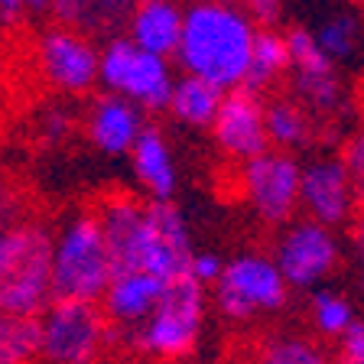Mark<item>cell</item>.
Listing matches in <instances>:
<instances>
[{"instance_id":"35","label":"cell","mask_w":364,"mask_h":364,"mask_svg":"<svg viewBox=\"0 0 364 364\" xmlns=\"http://www.w3.org/2000/svg\"><path fill=\"white\" fill-rule=\"evenodd\" d=\"M53 4H55V0H23V7L33 10V14H43V10H49V14H53Z\"/></svg>"},{"instance_id":"23","label":"cell","mask_w":364,"mask_h":364,"mask_svg":"<svg viewBox=\"0 0 364 364\" xmlns=\"http://www.w3.org/2000/svg\"><path fill=\"white\" fill-rule=\"evenodd\" d=\"M293 95L306 111L335 114L345 101V82L338 75V65L318 68V72H293Z\"/></svg>"},{"instance_id":"24","label":"cell","mask_w":364,"mask_h":364,"mask_svg":"<svg viewBox=\"0 0 364 364\" xmlns=\"http://www.w3.org/2000/svg\"><path fill=\"white\" fill-rule=\"evenodd\" d=\"M267 134L280 150H296L312 136L309 111L296 98H273L267 105Z\"/></svg>"},{"instance_id":"27","label":"cell","mask_w":364,"mask_h":364,"mask_svg":"<svg viewBox=\"0 0 364 364\" xmlns=\"http://www.w3.org/2000/svg\"><path fill=\"white\" fill-rule=\"evenodd\" d=\"M312 318H316V328L328 338H341V335L348 332L355 326V309L345 296L332 293V289H318L312 296Z\"/></svg>"},{"instance_id":"5","label":"cell","mask_w":364,"mask_h":364,"mask_svg":"<svg viewBox=\"0 0 364 364\" xmlns=\"http://www.w3.org/2000/svg\"><path fill=\"white\" fill-rule=\"evenodd\" d=\"M101 85L111 95L134 101L146 111H163L173 101V72L163 55H153L130 36H117L101 49Z\"/></svg>"},{"instance_id":"20","label":"cell","mask_w":364,"mask_h":364,"mask_svg":"<svg viewBox=\"0 0 364 364\" xmlns=\"http://www.w3.org/2000/svg\"><path fill=\"white\" fill-rule=\"evenodd\" d=\"M225 95L228 91L215 88V85L205 82V78L182 75V78H176L169 114H173L179 124H186V127H212L218 111H221Z\"/></svg>"},{"instance_id":"12","label":"cell","mask_w":364,"mask_h":364,"mask_svg":"<svg viewBox=\"0 0 364 364\" xmlns=\"http://www.w3.org/2000/svg\"><path fill=\"white\" fill-rule=\"evenodd\" d=\"M215 144L225 156L250 163V159L270 153V134H267V107L260 105V95L247 88L228 91L221 101V111L212 124Z\"/></svg>"},{"instance_id":"33","label":"cell","mask_w":364,"mask_h":364,"mask_svg":"<svg viewBox=\"0 0 364 364\" xmlns=\"http://www.w3.org/2000/svg\"><path fill=\"white\" fill-rule=\"evenodd\" d=\"M351 247H355L358 264L364 267V215H358V221H351Z\"/></svg>"},{"instance_id":"3","label":"cell","mask_w":364,"mask_h":364,"mask_svg":"<svg viewBox=\"0 0 364 364\" xmlns=\"http://www.w3.org/2000/svg\"><path fill=\"white\" fill-rule=\"evenodd\" d=\"M114 283V267L107 254L105 228L98 212H75L55 237V299H82L98 303Z\"/></svg>"},{"instance_id":"29","label":"cell","mask_w":364,"mask_h":364,"mask_svg":"<svg viewBox=\"0 0 364 364\" xmlns=\"http://www.w3.org/2000/svg\"><path fill=\"white\" fill-rule=\"evenodd\" d=\"M68 134H72V114L59 105L46 107L43 117H39V136H43L46 144H59Z\"/></svg>"},{"instance_id":"30","label":"cell","mask_w":364,"mask_h":364,"mask_svg":"<svg viewBox=\"0 0 364 364\" xmlns=\"http://www.w3.org/2000/svg\"><path fill=\"white\" fill-rule=\"evenodd\" d=\"M335 364H364V318L338 338V361Z\"/></svg>"},{"instance_id":"16","label":"cell","mask_w":364,"mask_h":364,"mask_svg":"<svg viewBox=\"0 0 364 364\" xmlns=\"http://www.w3.org/2000/svg\"><path fill=\"white\" fill-rule=\"evenodd\" d=\"M136 0H55L53 16L59 26L75 30L88 39H117L124 26H130Z\"/></svg>"},{"instance_id":"18","label":"cell","mask_w":364,"mask_h":364,"mask_svg":"<svg viewBox=\"0 0 364 364\" xmlns=\"http://www.w3.org/2000/svg\"><path fill=\"white\" fill-rule=\"evenodd\" d=\"M166 287H169L166 280H159V277L144 273V270L117 277L105 296V316L111 318V322H117V326H127V328L144 326L146 318L156 312Z\"/></svg>"},{"instance_id":"2","label":"cell","mask_w":364,"mask_h":364,"mask_svg":"<svg viewBox=\"0 0 364 364\" xmlns=\"http://www.w3.org/2000/svg\"><path fill=\"white\" fill-rule=\"evenodd\" d=\"M55 237L39 218H20L0 235V309L4 316H39L55 299Z\"/></svg>"},{"instance_id":"21","label":"cell","mask_w":364,"mask_h":364,"mask_svg":"<svg viewBox=\"0 0 364 364\" xmlns=\"http://www.w3.org/2000/svg\"><path fill=\"white\" fill-rule=\"evenodd\" d=\"M287 68H293V55H289V46H287V33L260 30L257 43H254V59H250L247 78H244L241 88L260 95V91L270 88V85L277 82Z\"/></svg>"},{"instance_id":"37","label":"cell","mask_w":364,"mask_h":364,"mask_svg":"<svg viewBox=\"0 0 364 364\" xmlns=\"http://www.w3.org/2000/svg\"><path fill=\"white\" fill-rule=\"evenodd\" d=\"M136 4H146V0H136Z\"/></svg>"},{"instance_id":"31","label":"cell","mask_w":364,"mask_h":364,"mask_svg":"<svg viewBox=\"0 0 364 364\" xmlns=\"http://www.w3.org/2000/svg\"><path fill=\"white\" fill-rule=\"evenodd\" d=\"M225 267L228 264H221V257L218 254H212V250H202V254H196V260H192V277H196L202 287H218V280L225 277Z\"/></svg>"},{"instance_id":"10","label":"cell","mask_w":364,"mask_h":364,"mask_svg":"<svg viewBox=\"0 0 364 364\" xmlns=\"http://www.w3.org/2000/svg\"><path fill=\"white\" fill-rule=\"evenodd\" d=\"M36 65L39 75L65 95H82L95 82H101V53L88 36L65 26H53L39 36Z\"/></svg>"},{"instance_id":"8","label":"cell","mask_w":364,"mask_h":364,"mask_svg":"<svg viewBox=\"0 0 364 364\" xmlns=\"http://www.w3.org/2000/svg\"><path fill=\"white\" fill-rule=\"evenodd\" d=\"M303 166L289 153H264L241 163V192L250 212L267 225H287L299 205Z\"/></svg>"},{"instance_id":"17","label":"cell","mask_w":364,"mask_h":364,"mask_svg":"<svg viewBox=\"0 0 364 364\" xmlns=\"http://www.w3.org/2000/svg\"><path fill=\"white\" fill-rule=\"evenodd\" d=\"M182 30H186V10L176 0H146L136 4L130 20V39L153 55H179Z\"/></svg>"},{"instance_id":"4","label":"cell","mask_w":364,"mask_h":364,"mask_svg":"<svg viewBox=\"0 0 364 364\" xmlns=\"http://www.w3.org/2000/svg\"><path fill=\"white\" fill-rule=\"evenodd\" d=\"M205 318V287L196 277H179L166 287L156 312L130 328V341L153 358H186L198 341Z\"/></svg>"},{"instance_id":"14","label":"cell","mask_w":364,"mask_h":364,"mask_svg":"<svg viewBox=\"0 0 364 364\" xmlns=\"http://www.w3.org/2000/svg\"><path fill=\"white\" fill-rule=\"evenodd\" d=\"M299 205L312 221L326 228H338L355 212V192L345 163L335 156H318L303 166V186H299Z\"/></svg>"},{"instance_id":"15","label":"cell","mask_w":364,"mask_h":364,"mask_svg":"<svg viewBox=\"0 0 364 364\" xmlns=\"http://www.w3.org/2000/svg\"><path fill=\"white\" fill-rule=\"evenodd\" d=\"M144 117H140V105L121 98V95H98L88 107V140L98 146L105 156H124V153H134L136 140L144 134Z\"/></svg>"},{"instance_id":"34","label":"cell","mask_w":364,"mask_h":364,"mask_svg":"<svg viewBox=\"0 0 364 364\" xmlns=\"http://www.w3.org/2000/svg\"><path fill=\"white\" fill-rule=\"evenodd\" d=\"M23 10H26L23 7V0H0V14H4V23H7V26L20 20Z\"/></svg>"},{"instance_id":"7","label":"cell","mask_w":364,"mask_h":364,"mask_svg":"<svg viewBox=\"0 0 364 364\" xmlns=\"http://www.w3.org/2000/svg\"><path fill=\"white\" fill-rule=\"evenodd\" d=\"M43 361L46 364H95L111 338L107 316L98 303L53 299L43 312Z\"/></svg>"},{"instance_id":"6","label":"cell","mask_w":364,"mask_h":364,"mask_svg":"<svg viewBox=\"0 0 364 364\" xmlns=\"http://www.w3.org/2000/svg\"><path fill=\"white\" fill-rule=\"evenodd\" d=\"M289 299V283L283 280L277 260L257 250L228 260L225 277L215 287V306L225 318H254L257 312H277Z\"/></svg>"},{"instance_id":"13","label":"cell","mask_w":364,"mask_h":364,"mask_svg":"<svg viewBox=\"0 0 364 364\" xmlns=\"http://www.w3.org/2000/svg\"><path fill=\"white\" fill-rule=\"evenodd\" d=\"M98 218L101 228H105L114 280L127 277V273H140L144 237H146V205L136 202L130 192H117V196L101 198Z\"/></svg>"},{"instance_id":"28","label":"cell","mask_w":364,"mask_h":364,"mask_svg":"<svg viewBox=\"0 0 364 364\" xmlns=\"http://www.w3.org/2000/svg\"><path fill=\"white\" fill-rule=\"evenodd\" d=\"M341 163L348 169V179H351V192H355V205L361 208L364 215V127L355 130V134L341 144Z\"/></svg>"},{"instance_id":"11","label":"cell","mask_w":364,"mask_h":364,"mask_svg":"<svg viewBox=\"0 0 364 364\" xmlns=\"http://www.w3.org/2000/svg\"><path fill=\"white\" fill-rule=\"evenodd\" d=\"M192 260H196V250H192L186 215L173 202H146V237L140 270L173 283L179 277H189Z\"/></svg>"},{"instance_id":"9","label":"cell","mask_w":364,"mask_h":364,"mask_svg":"<svg viewBox=\"0 0 364 364\" xmlns=\"http://www.w3.org/2000/svg\"><path fill=\"white\" fill-rule=\"evenodd\" d=\"M338 257L341 247L335 231L312 218L287 225V231L277 241V254H273L283 280L293 289H312L316 283H322L338 267Z\"/></svg>"},{"instance_id":"25","label":"cell","mask_w":364,"mask_h":364,"mask_svg":"<svg viewBox=\"0 0 364 364\" xmlns=\"http://www.w3.org/2000/svg\"><path fill=\"white\" fill-rule=\"evenodd\" d=\"M318 46L326 49V55L341 65V62H351L361 53L364 43V23L355 14H332L322 20V26L316 30Z\"/></svg>"},{"instance_id":"32","label":"cell","mask_w":364,"mask_h":364,"mask_svg":"<svg viewBox=\"0 0 364 364\" xmlns=\"http://www.w3.org/2000/svg\"><path fill=\"white\" fill-rule=\"evenodd\" d=\"M247 16L260 30H273L283 16V0H247Z\"/></svg>"},{"instance_id":"22","label":"cell","mask_w":364,"mask_h":364,"mask_svg":"<svg viewBox=\"0 0 364 364\" xmlns=\"http://www.w3.org/2000/svg\"><path fill=\"white\" fill-rule=\"evenodd\" d=\"M43 358V318L4 316L0 322V364H33Z\"/></svg>"},{"instance_id":"1","label":"cell","mask_w":364,"mask_h":364,"mask_svg":"<svg viewBox=\"0 0 364 364\" xmlns=\"http://www.w3.org/2000/svg\"><path fill=\"white\" fill-rule=\"evenodd\" d=\"M257 26L235 4L196 0L186 7V30L179 46V65L186 75L212 82L221 91H235L247 78Z\"/></svg>"},{"instance_id":"36","label":"cell","mask_w":364,"mask_h":364,"mask_svg":"<svg viewBox=\"0 0 364 364\" xmlns=\"http://www.w3.org/2000/svg\"><path fill=\"white\" fill-rule=\"evenodd\" d=\"M212 4H235V0H212Z\"/></svg>"},{"instance_id":"19","label":"cell","mask_w":364,"mask_h":364,"mask_svg":"<svg viewBox=\"0 0 364 364\" xmlns=\"http://www.w3.org/2000/svg\"><path fill=\"white\" fill-rule=\"evenodd\" d=\"M130 159H134V173L140 179V186L146 189L150 202H173L179 179H176L173 153H169L166 136H163V130L156 124H146L144 127Z\"/></svg>"},{"instance_id":"26","label":"cell","mask_w":364,"mask_h":364,"mask_svg":"<svg viewBox=\"0 0 364 364\" xmlns=\"http://www.w3.org/2000/svg\"><path fill=\"white\" fill-rule=\"evenodd\" d=\"M257 364H332L328 355L306 335H273L260 345Z\"/></svg>"}]
</instances>
